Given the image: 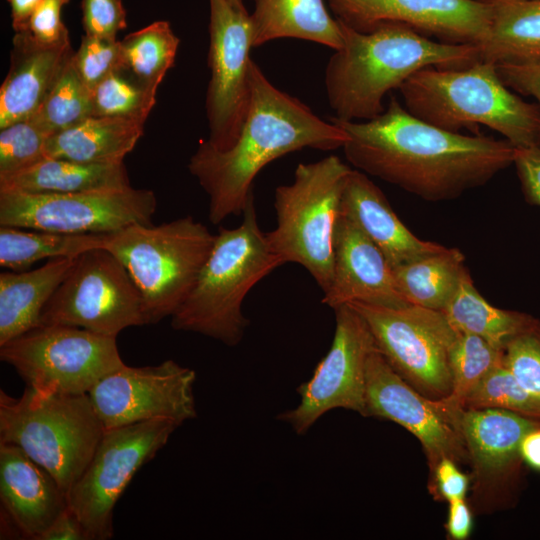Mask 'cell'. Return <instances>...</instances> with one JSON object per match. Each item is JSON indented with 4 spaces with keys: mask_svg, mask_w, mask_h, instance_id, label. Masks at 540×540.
Masks as SVG:
<instances>
[{
    "mask_svg": "<svg viewBox=\"0 0 540 540\" xmlns=\"http://www.w3.org/2000/svg\"><path fill=\"white\" fill-rule=\"evenodd\" d=\"M330 120L348 134L343 146L357 170L427 201L456 199L513 165L516 148L508 140L465 135L425 122L395 97L366 121Z\"/></svg>",
    "mask_w": 540,
    "mask_h": 540,
    "instance_id": "cell-1",
    "label": "cell"
},
{
    "mask_svg": "<svg viewBox=\"0 0 540 540\" xmlns=\"http://www.w3.org/2000/svg\"><path fill=\"white\" fill-rule=\"evenodd\" d=\"M251 99L236 142L219 150L202 141L188 169L209 197V220L220 224L241 215L253 195L257 174L272 161L297 150L343 148L348 134L317 116L299 99L275 87L259 66H249Z\"/></svg>",
    "mask_w": 540,
    "mask_h": 540,
    "instance_id": "cell-2",
    "label": "cell"
},
{
    "mask_svg": "<svg viewBox=\"0 0 540 540\" xmlns=\"http://www.w3.org/2000/svg\"><path fill=\"white\" fill-rule=\"evenodd\" d=\"M338 21L343 43L329 58L324 84L333 117L341 121L377 117L385 96L423 68H463L479 60L477 45L434 41L401 23L363 32Z\"/></svg>",
    "mask_w": 540,
    "mask_h": 540,
    "instance_id": "cell-3",
    "label": "cell"
},
{
    "mask_svg": "<svg viewBox=\"0 0 540 540\" xmlns=\"http://www.w3.org/2000/svg\"><path fill=\"white\" fill-rule=\"evenodd\" d=\"M399 91L411 114L437 127L476 133L482 125L517 148L537 145L539 105L513 93L494 63L478 60L463 68L426 67L409 77Z\"/></svg>",
    "mask_w": 540,
    "mask_h": 540,
    "instance_id": "cell-4",
    "label": "cell"
},
{
    "mask_svg": "<svg viewBox=\"0 0 540 540\" xmlns=\"http://www.w3.org/2000/svg\"><path fill=\"white\" fill-rule=\"evenodd\" d=\"M242 214L238 227L219 228L192 291L171 317L173 329L199 333L227 346L243 338L249 325L242 312L245 297L282 262L258 225L254 196Z\"/></svg>",
    "mask_w": 540,
    "mask_h": 540,
    "instance_id": "cell-5",
    "label": "cell"
},
{
    "mask_svg": "<svg viewBox=\"0 0 540 540\" xmlns=\"http://www.w3.org/2000/svg\"><path fill=\"white\" fill-rule=\"evenodd\" d=\"M214 241L205 225L185 216L105 233L104 249L126 268L141 294L147 324H155L172 317L189 296Z\"/></svg>",
    "mask_w": 540,
    "mask_h": 540,
    "instance_id": "cell-6",
    "label": "cell"
},
{
    "mask_svg": "<svg viewBox=\"0 0 540 540\" xmlns=\"http://www.w3.org/2000/svg\"><path fill=\"white\" fill-rule=\"evenodd\" d=\"M88 393L45 394L26 387L19 398L0 391V442L18 446L69 493L103 434Z\"/></svg>",
    "mask_w": 540,
    "mask_h": 540,
    "instance_id": "cell-7",
    "label": "cell"
},
{
    "mask_svg": "<svg viewBox=\"0 0 540 540\" xmlns=\"http://www.w3.org/2000/svg\"><path fill=\"white\" fill-rule=\"evenodd\" d=\"M351 171L330 155L298 164L292 183L275 189L276 227L266 233L268 244L282 264L303 266L323 293L332 281L336 227Z\"/></svg>",
    "mask_w": 540,
    "mask_h": 540,
    "instance_id": "cell-8",
    "label": "cell"
},
{
    "mask_svg": "<svg viewBox=\"0 0 540 540\" xmlns=\"http://www.w3.org/2000/svg\"><path fill=\"white\" fill-rule=\"evenodd\" d=\"M0 358L45 394H86L125 364L115 337L66 325H38L1 345Z\"/></svg>",
    "mask_w": 540,
    "mask_h": 540,
    "instance_id": "cell-9",
    "label": "cell"
},
{
    "mask_svg": "<svg viewBox=\"0 0 540 540\" xmlns=\"http://www.w3.org/2000/svg\"><path fill=\"white\" fill-rule=\"evenodd\" d=\"M346 305L362 317L377 349L404 380L433 400L450 395L449 351L457 332L441 311L412 304Z\"/></svg>",
    "mask_w": 540,
    "mask_h": 540,
    "instance_id": "cell-10",
    "label": "cell"
},
{
    "mask_svg": "<svg viewBox=\"0 0 540 540\" xmlns=\"http://www.w3.org/2000/svg\"><path fill=\"white\" fill-rule=\"evenodd\" d=\"M147 324L139 290L122 263L108 250L78 255L45 305L39 325H66L117 337Z\"/></svg>",
    "mask_w": 540,
    "mask_h": 540,
    "instance_id": "cell-11",
    "label": "cell"
},
{
    "mask_svg": "<svg viewBox=\"0 0 540 540\" xmlns=\"http://www.w3.org/2000/svg\"><path fill=\"white\" fill-rule=\"evenodd\" d=\"M177 427L171 420L154 419L104 431L89 464L68 493L69 507L81 520L89 540L113 536L117 501Z\"/></svg>",
    "mask_w": 540,
    "mask_h": 540,
    "instance_id": "cell-12",
    "label": "cell"
},
{
    "mask_svg": "<svg viewBox=\"0 0 540 540\" xmlns=\"http://www.w3.org/2000/svg\"><path fill=\"white\" fill-rule=\"evenodd\" d=\"M157 198L150 189L27 193L0 189V226L64 234H104L150 225Z\"/></svg>",
    "mask_w": 540,
    "mask_h": 540,
    "instance_id": "cell-13",
    "label": "cell"
},
{
    "mask_svg": "<svg viewBox=\"0 0 540 540\" xmlns=\"http://www.w3.org/2000/svg\"><path fill=\"white\" fill-rule=\"evenodd\" d=\"M333 310L336 327L329 351L312 377L297 387L299 404L277 416L298 435L306 434L333 409L365 416L367 360L376 344L365 321L350 306Z\"/></svg>",
    "mask_w": 540,
    "mask_h": 540,
    "instance_id": "cell-14",
    "label": "cell"
},
{
    "mask_svg": "<svg viewBox=\"0 0 540 540\" xmlns=\"http://www.w3.org/2000/svg\"><path fill=\"white\" fill-rule=\"evenodd\" d=\"M209 5L211 77L206 96L210 130L207 141L226 150L236 142L249 109L253 29L246 9H238L228 0H209Z\"/></svg>",
    "mask_w": 540,
    "mask_h": 540,
    "instance_id": "cell-15",
    "label": "cell"
},
{
    "mask_svg": "<svg viewBox=\"0 0 540 540\" xmlns=\"http://www.w3.org/2000/svg\"><path fill=\"white\" fill-rule=\"evenodd\" d=\"M196 373L169 359L158 365L126 364L100 379L88 392L105 430L167 419L179 426L197 416Z\"/></svg>",
    "mask_w": 540,
    "mask_h": 540,
    "instance_id": "cell-16",
    "label": "cell"
},
{
    "mask_svg": "<svg viewBox=\"0 0 540 540\" xmlns=\"http://www.w3.org/2000/svg\"><path fill=\"white\" fill-rule=\"evenodd\" d=\"M458 407L433 400L411 386L386 361L377 347L366 367L365 417L393 421L421 443L430 471L444 457L469 462L457 425Z\"/></svg>",
    "mask_w": 540,
    "mask_h": 540,
    "instance_id": "cell-17",
    "label": "cell"
},
{
    "mask_svg": "<svg viewBox=\"0 0 540 540\" xmlns=\"http://www.w3.org/2000/svg\"><path fill=\"white\" fill-rule=\"evenodd\" d=\"M336 18L358 31L385 22L407 25L444 43L480 44L490 24L486 0H327Z\"/></svg>",
    "mask_w": 540,
    "mask_h": 540,
    "instance_id": "cell-18",
    "label": "cell"
},
{
    "mask_svg": "<svg viewBox=\"0 0 540 540\" xmlns=\"http://www.w3.org/2000/svg\"><path fill=\"white\" fill-rule=\"evenodd\" d=\"M351 302L409 304L400 293L384 254L341 212L335 233L332 281L323 293L322 303L335 309Z\"/></svg>",
    "mask_w": 540,
    "mask_h": 540,
    "instance_id": "cell-19",
    "label": "cell"
},
{
    "mask_svg": "<svg viewBox=\"0 0 540 540\" xmlns=\"http://www.w3.org/2000/svg\"><path fill=\"white\" fill-rule=\"evenodd\" d=\"M457 425L464 440L478 495H496L503 489L522 460L524 435L540 426L516 413L494 408L459 409Z\"/></svg>",
    "mask_w": 540,
    "mask_h": 540,
    "instance_id": "cell-20",
    "label": "cell"
},
{
    "mask_svg": "<svg viewBox=\"0 0 540 540\" xmlns=\"http://www.w3.org/2000/svg\"><path fill=\"white\" fill-rule=\"evenodd\" d=\"M1 506L26 539L39 540L69 506L54 476L18 446L0 442Z\"/></svg>",
    "mask_w": 540,
    "mask_h": 540,
    "instance_id": "cell-21",
    "label": "cell"
},
{
    "mask_svg": "<svg viewBox=\"0 0 540 540\" xmlns=\"http://www.w3.org/2000/svg\"><path fill=\"white\" fill-rule=\"evenodd\" d=\"M73 54L70 40L44 44L28 30L15 32L10 68L0 88V129L38 110Z\"/></svg>",
    "mask_w": 540,
    "mask_h": 540,
    "instance_id": "cell-22",
    "label": "cell"
},
{
    "mask_svg": "<svg viewBox=\"0 0 540 540\" xmlns=\"http://www.w3.org/2000/svg\"><path fill=\"white\" fill-rule=\"evenodd\" d=\"M341 212L381 250L392 268L445 247L414 235L396 215L380 188L357 169H352L345 183Z\"/></svg>",
    "mask_w": 540,
    "mask_h": 540,
    "instance_id": "cell-23",
    "label": "cell"
},
{
    "mask_svg": "<svg viewBox=\"0 0 540 540\" xmlns=\"http://www.w3.org/2000/svg\"><path fill=\"white\" fill-rule=\"evenodd\" d=\"M75 258H54L34 270L0 273V346L40 324L45 305Z\"/></svg>",
    "mask_w": 540,
    "mask_h": 540,
    "instance_id": "cell-24",
    "label": "cell"
},
{
    "mask_svg": "<svg viewBox=\"0 0 540 540\" xmlns=\"http://www.w3.org/2000/svg\"><path fill=\"white\" fill-rule=\"evenodd\" d=\"M144 123L131 118L92 116L49 136L45 154L82 163H124L142 136Z\"/></svg>",
    "mask_w": 540,
    "mask_h": 540,
    "instance_id": "cell-25",
    "label": "cell"
},
{
    "mask_svg": "<svg viewBox=\"0 0 540 540\" xmlns=\"http://www.w3.org/2000/svg\"><path fill=\"white\" fill-rule=\"evenodd\" d=\"M250 14L253 46L280 38H296L337 50L343 37L337 18L327 10L324 0H253Z\"/></svg>",
    "mask_w": 540,
    "mask_h": 540,
    "instance_id": "cell-26",
    "label": "cell"
},
{
    "mask_svg": "<svg viewBox=\"0 0 540 540\" xmlns=\"http://www.w3.org/2000/svg\"><path fill=\"white\" fill-rule=\"evenodd\" d=\"M129 186L124 163L91 164L52 157L0 177V189L27 193H82Z\"/></svg>",
    "mask_w": 540,
    "mask_h": 540,
    "instance_id": "cell-27",
    "label": "cell"
},
{
    "mask_svg": "<svg viewBox=\"0 0 540 540\" xmlns=\"http://www.w3.org/2000/svg\"><path fill=\"white\" fill-rule=\"evenodd\" d=\"M490 24L477 45L479 60L499 64L540 62V0H486Z\"/></svg>",
    "mask_w": 540,
    "mask_h": 540,
    "instance_id": "cell-28",
    "label": "cell"
},
{
    "mask_svg": "<svg viewBox=\"0 0 540 540\" xmlns=\"http://www.w3.org/2000/svg\"><path fill=\"white\" fill-rule=\"evenodd\" d=\"M469 272L455 247L414 259L393 268L397 287L407 303L441 311Z\"/></svg>",
    "mask_w": 540,
    "mask_h": 540,
    "instance_id": "cell-29",
    "label": "cell"
},
{
    "mask_svg": "<svg viewBox=\"0 0 540 540\" xmlns=\"http://www.w3.org/2000/svg\"><path fill=\"white\" fill-rule=\"evenodd\" d=\"M104 234H64L18 227H0V265L25 271L42 259L77 257L104 248Z\"/></svg>",
    "mask_w": 540,
    "mask_h": 540,
    "instance_id": "cell-30",
    "label": "cell"
},
{
    "mask_svg": "<svg viewBox=\"0 0 540 540\" xmlns=\"http://www.w3.org/2000/svg\"><path fill=\"white\" fill-rule=\"evenodd\" d=\"M441 312L455 331L477 335L500 349L527 316V313L501 309L487 302L469 272Z\"/></svg>",
    "mask_w": 540,
    "mask_h": 540,
    "instance_id": "cell-31",
    "label": "cell"
},
{
    "mask_svg": "<svg viewBox=\"0 0 540 540\" xmlns=\"http://www.w3.org/2000/svg\"><path fill=\"white\" fill-rule=\"evenodd\" d=\"M179 42L167 21H155L121 41L124 67L156 93L174 64Z\"/></svg>",
    "mask_w": 540,
    "mask_h": 540,
    "instance_id": "cell-32",
    "label": "cell"
},
{
    "mask_svg": "<svg viewBox=\"0 0 540 540\" xmlns=\"http://www.w3.org/2000/svg\"><path fill=\"white\" fill-rule=\"evenodd\" d=\"M502 362V349L477 335L457 332L449 351L452 390L450 395L443 399L462 408L465 398Z\"/></svg>",
    "mask_w": 540,
    "mask_h": 540,
    "instance_id": "cell-33",
    "label": "cell"
},
{
    "mask_svg": "<svg viewBox=\"0 0 540 540\" xmlns=\"http://www.w3.org/2000/svg\"><path fill=\"white\" fill-rule=\"evenodd\" d=\"M89 117H92L91 90L80 78L71 58L44 102L28 119L51 136Z\"/></svg>",
    "mask_w": 540,
    "mask_h": 540,
    "instance_id": "cell-34",
    "label": "cell"
},
{
    "mask_svg": "<svg viewBox=\"0 0 540 540\" xmlns=\"http://www.w3.org/2000/svg\"><path fill=\"white\" fill-rule=\"evenodd\" d=\"M155 102L156 93L126 68L112 72L91 90L92 116L96 117H122L145 122Z\"/></svg>",
    "mask_w": 540,
    "mask_h": 540,
    "instance_id": "cell-35",
    "label": "cell"
},
{
    "mask_svg": "<svg viewBox=\"0 0 540 540\" xmlns=\"http://www.w3.org/2000/svg\"><path fill=\"white\" fill-rule=\"evenodd\" d=\"M462 408L502 409L540 421V398L521 385L503 362L481 380L465 398Z\"/></svg>",
    "mask_w": 540,
    "mask_h": 540,
    "instance_id": "cell-36",
    "label": "cell"
},
{
    "mask_svg": "<svg viewBox=\"0 0 540 540\" xmlns=\"http://www.w3.org/2000/svg\"><path fill=\"white\" fill-rule=\"evenodd\" d=\"M502 351L503 364L521 385L540 398V319L527 314Z\"/></svg>",
    "mask_w": 540,
    "mask_h": 540,
    "instance_id": "cell-37",
    "label": "cell"
},
{
    "mask_svg": "<svg viewBox=\"0 0 540 540\" xmlns=\"http://www.w3.org/2000/svg\"><path fill=\"white\" fill-rule=\"evenodd\" d=\"M49 134L26 119L0 129V177L28 168L46 158Z\"/></svg>",
    "mask_w": 540,
    "mask_h": 540,
    "instance_id": "cell-38",
    "label": "cell"
},
{
    "mask_svg": "<svg viewBox=\"0 0 540 540\" xmlns=\"http://www.w3.org/2000/svg\"><path fill=\"white\" fill-rule=\"evenodd\" d=\"M72 62L90 90L112 72L125 68L121 41L86 34L74 52Z\"/></svg>",
    "mask_w": 540,
    "mask_h": 540,
    "instance_id": "cell-39",
    "label": "cell"
},
{
    "mask_svg": "<svg viewBox=\"0 0 540 540\" xmlns=\"http://www.w3.org/2000/svg\"><path fill=\"white\" fill-rule=\"evenodd\" d=\"M82 23L86 35L116 39L126 28V11L121 0H82Z\"/></svg>",
    "mask_w": 540,
    "mask_h": 540,
    "instance_id": "cell-40",
    "label": "cell"
},
{
    "mask_svg": "<svg viewBox=\"0 0 540 540\" xmlns=\"http://www.w3.org/2000/svg\"><path fill=\"white\" fill-rule=\"evenodd\" d=\"M70 0H42L28 23V31L39 42L57 44L69 41V31L64 25L61 13Z\"/></svg>",
    "mask_w": 540,
    "mask_h": 540,
    "instance_id": "cell-41",
    "label": "cell"
},
{
    "mask_svg": "<svg viewBox=\"0 0 540 540\" xmlns=\"http://www.w3.org/2000/svg\"><path fill=\"white\" fill-rule=\"evenodd\" d=\"M430 493L441 501L465 499L471 477L463 473L457 463L447 457L438 461L430 471Z\"/></svg>",
    "mask_w": 540,
    "mask_h": 540,
    "instance_id": "cell-42",
    "label": "cell"
},
{
    "mask_svg": "<svg viewBox=\"0 0 540 540\" xmlns=\"http://www.w3.org/2000/svg\"><path fill=\"white\" fill-rule=\"evenodd\" d=\"M513 165L527 202L540 206V147L516 148Z\"/></svg>",
    "mask_w": 540,
    "mask_h": 540,
    "instance_id": "cell-43",
    "label": "cell"
},
{
    "mask_svg": "<svg viewBox=\"0 0 540 540\" xmlns=\"http://www.w3.org/2000/svg\"><path fill=\"white\" fill-rule=\"evenodd\" d=\"M505 85L522 95L534 97L540 107V62L496 65ZM537 145L540 147V134Z\"/></svg>",
    "mask_w": 540,
    "mask_h": 540,
    "instance_id": "cell-44",
    "label": "cell"
},
{
    "mask_svg": "<svg viewBox=\"0 0 540 540\" xmlns=\"http://www.w3.org/2000/svg\"><path fill=\"white\" fill-rule=\"evenodd\" d=\"M39 540H89V537L79 517L68 506Z\"/></svg>",
    "mask_w": 540,
    "mask_h": 540,
    "instance_id": "cell-45",
    "label": "cell"
},
{
    "mask_svg": "<svg viewBox=\"0 0 540 540\" xmlns=\"http://www.w3.org/2000/svg\"><path fill=\"white\" fill-rule=\"evenodd\" d=\"M472 525V512L465 499L450 501L446 522L448 536L454 540H464L470 535Z\"/></svg>",
    "mask_w": 540,
    "mask_h": 540,
    "instance_id": "cell-46",
    "label": "cell"
},
{
    "mask_svg": "<svg viewBox=\"0 0 540 540\" xmlns=\"http://www.w3.org/2000/svg\"><path fill=\"white\" fill-rule=\"evenodd\" d=\"M11 8L12 27L15 32L28 30V23L42 0H7Z\"/></svg>",
    "mask_w": 540,
    "mask_h": 540,
    "instance_id": "cell-47",
    "label": "cell"
},
{
    "mask_svg": "<svg viewBox=\"0 0 540 540\" xmlns=\"http://www.w3.org/2000/svg\"><path fill=\"white\" fill-rule=\"evenodd\" d=\"M519 449L522 460L533 469L540 471V426L524 435Z\"/></svg>",
    "mask_w": 540,
    "mask_h": 540,
    "instance_id": "cell-48",
    "label": "cell"
},
{
    "mask_svg": "<svg viewBox=\"0 0 540 540\" xmlns=\"http://www.w3.org/2000/svg\"><path fill=\"white\" fill-rule=\"evenodd\" d=\"M234 7L238 8V9H241V10H245V6L243 4V1L242 0H228Z\"/></svg>",
    "mask_w": 540,
    "mask_h": 540,
    "instance_id": "cell-49",
    "label": "cell"
}]
</instances>
